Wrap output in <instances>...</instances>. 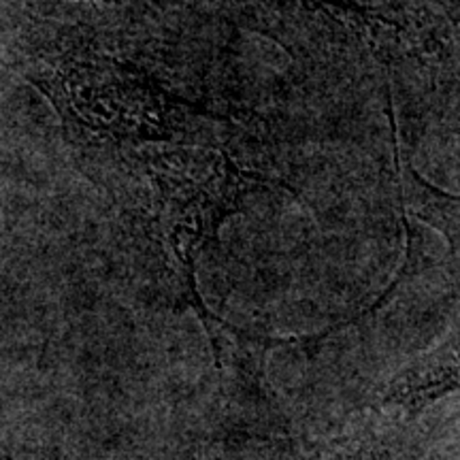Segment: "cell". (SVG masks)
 Masks as SVG:
<instances>
[{
	"mask_svg": "<svg viewBox=\"0 0 460 460\" xmlns=\"http://www.w3.org/2000/svg\"><path fill=\"white\" fill-rule=\"evenodd\" d=\"M305 7H322V9H335L341 17H349L358 28H369L373 37H377V24H384V22H377L376 17L367 13L365 9H360L358 4L352 3V0H298Z\"/></svg>",
	"mask_w": 460,
	"mask_h": 460,
	"instance_id": "cell-6",
	"label": "cell"
},
{
	"mask_svg": "<svg viewBox=\"0 0 460 460\" xmlns=\"http://www.w3.org/2000/svg\"><path fill=\"white\" fill-rule=\"evenodd\" d=\"M279 460H437L433 454H418L377 437H343L315 441L288 452Z\"/></svg>",
	"mask_w": 460,
	"mask_h": 460,
	"instance_id": "cell-5",
	"label": "cell"
},
{
	"mask_svg": "<svg viewBox=\"0 0 460 460\" xmlns=\"http://www.w3.org/2000/svg\"><path fill=\"white\" fill-rule=\"evenodd\" d=\"M458 388V326L454 324L441 343L413 358L405 369L396 373L384 388L377 405L396 410L405 418H416Z\"/></svg>",
	"mask_w": 460,
	"mask_h": 460,
	"instance_id": "cell-3",
	"label": "cell"
},
{
	"mask_svg": "<svg viewBox=\"0 0 460 460\" xmlns=\"http://www.w3.org/2000/svg\"><path fill=\"white\" fill-rule=\"evenodd\" d=\"M0 460H11V456H9V454H7V452H4V450H3V447H0Z\"/></svg>",
	"mask_w": 460,
	"mask_h": 460,
	"instance_id": "cell-7",
	"label": "cell"
},
{
	"mask_svg": "<svg viewBox=\"0 0 460 460\" xmlns=\"http://www.w3.org/2000/svg\"><path fill=\"white\" fill-rule=\"evenodd\" d=\"M390 126H393L394 141V177H396V199L402 217V226L416 228L418 224H429L439 230L452 247L456 258L458 252V199L441 192L439 188L430 186L413 171L410 158L402 152V146L396 135V122L393 109L388 107Z\"/></svg>",
	"mask_w": 460,
	"mask_h": 460,
	"instance_id": "cell-4",
	"label": "cell"
},
{
	"mask_svg": "<svg viewBox=\"0 0 460 460\" xmlns=\"http://www.w3.org/2000/svg\"><path fill=\"white\" fill-rule=\"evenodd\" d=\"M130 152L132 183L141 186L135 211L143 234L156 247L164 295L175 307L197 314L220 365L217 335L228 326L200 296L197 261L222 224L237 214L247 194L264 180L239 169L220 149L147 143Z\"/></svg>",
	"mask_w": 460,
	"mask_h": 460,
	"instance_id": "cell-1",
	"label": "cell"
},
{
	"mask_svg": "<svg viewBox=\"0 0 460 460\" xmlns=\"http://www.w3.org/2000/svg\"><path fill=\"white\" fill-rule=\"evenodd\" d=\"M37 85L54 102L68 137L88 147L172 141L199 113L141 68L107 56L66 60Z\"/></svg>",
	"mask_w": 460,
	"mask_h": 460,
	"instance_id": "cell-2",
	"label": "cell"
}]
</instances>
